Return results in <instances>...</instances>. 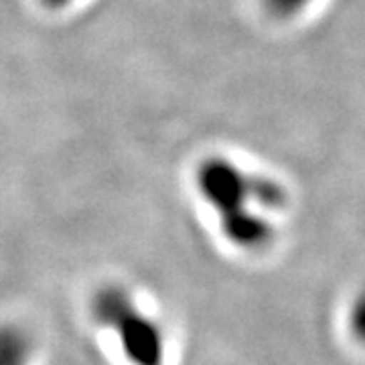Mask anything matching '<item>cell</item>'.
I'll use <instances>...</instances> for the list:
<instances>
[{
  "instance_id": "7a4b0ae2",
  "label": "cell",
  "mask_w": 365,
  "mask_h": 365,
  "mask_svg": "<svg viewBox=\"0 0 365 365\" xmlns=\"http://www.w3.org/2000/svg\"><path fill=\"white\" fill-rule=\"evenodd\" d=\"M33 339L25 327L16 323L0 325V365H31Z\"/></svg>"
},
{
  "instance_id": "3957f363",
  "label": "cell",
  "mask_w": 365,
  "mask_h": 365,
  "mask_svg": "<svg viewBox=\"0 0 365 365\" xmlns=\"http://www.w3.org/2000/svg\"><path fill=\"white\" fill-rule=\"evenodd\" d=\"M41 2H43V6H47V9H51V11H59V9L69 6L73 0H41Z\"/></svg>"
},
{
  "instance_id": "6da1fadb",
  "label": "cell",
  "mask_w": 365,
  "mask_h": 365,
  "mask_svg": "<svg viewBox=\"0 0 365 365\" xmlns=\"http://www.w3.org/2000/svg\"><path fill=\"white\" fill-rule=\"evenodd\" d=\"M91 317L114 333L126 361L132 365H163L165 337L155 319L136 304L128 288L104 284L91 297Z\"/></svg>"
}]
</instances>
